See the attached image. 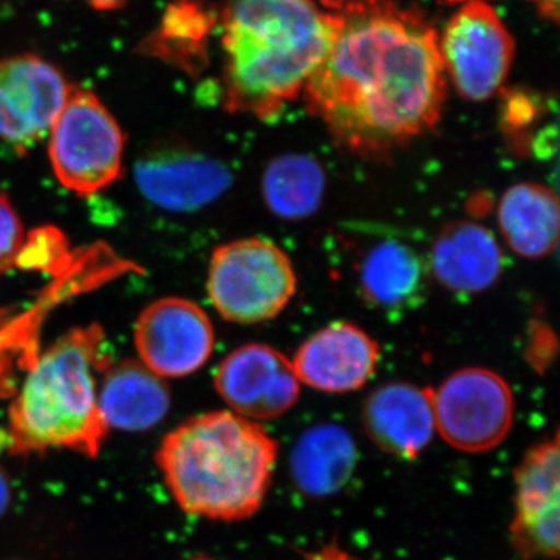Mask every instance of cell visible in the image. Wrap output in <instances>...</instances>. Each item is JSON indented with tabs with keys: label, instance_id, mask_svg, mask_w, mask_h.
<instances>
[{
	"label": "cell",
	"instance_id": "9c48e42d",
	"mask_svg": "<svg viewBox=\"0 0 560 560\" xmlns=\"http://www.w3.org/2000/svg\"><path fill=\"white\" fill-rule=\"evenodd\" d=\"M559 434L530 447L515 469L511 547L523 560L558 559L560 525Z\"/></svg>",
	"mask_w": 560,
	"mask_h": 560
},
{
	"label": "cell",
	"instance_id": "cb8c5ba5",
	"mask_svg": "<svg viewBox=\"0 0 560 560\" xmlns=\"http://www.w3.org/2000/svg\"><path fill=\"white\" fill-rule=\"evenodd\" d=\"M25 245L24 228L9 198L0 194V275L18 267Z\"/></svg>",
	"mask_w": 560,
	"mask_h": 560
},
{
	"label": "cell",
	"instance_id": "5b68a950",
	"mask_svg": "<svg viewBox=\"0 0 560 560\" xmlns=\"http://www.w3.org/2000/svg\"><path fill=\"white\" fill-rule=\"evenodd\" d=\"M298 289L290 257L265 238H242L213 250L208 293L215 311L237 324L276 318Z\"/></svg>",
	"mask_w": 560,
	"mask_h": 560
},
{
	"label": "cell",
	"instance_id": "1f68e13d",
	"mask_svg": "<svg viewBox=\"0 0 560 560\" xmlns=\"http://www.w3.org/2000/svg\"><path fill=\"white\" fill-rule=\"evenodd\" d=\"M187 560H213V559L205 558V556H197V558H191V559H187Z\"/></svg>",
	"mask_w": 560,
	"mask_h": 560
},
{
	"label": "cell",
	"instance_id": "e0dca14e",
	"mask_svg": "<svg viewBox=\"0 0 560 560\" xmlns=\"http://www.w3.org/2000/svg\"><path fill=\"white\" fill-rule=\"evenodd\" d=\"M429 268L444 289L480 293L499 280L503 254L488 228L456 221L447 224L431 246Z\"/></svg>",
	"mask_w": 560,
	"mask_h": 560
},
{
	"label": "cell",
	"instance_id": "ac0fdd59",
	"mask_svg": "<svg viewBox=\"0 0 560 560\" xmlns=\"http://www.w3.org/2000/svg\"><path fill=\"white\" fill-rule=\"evenodd\" d=\"M103 374L98 410L108 429L147 431L168 415L171 390L142 361H119Z\"/></svg>",
	"mask_w": 560,
	"mask_h": 560
},
{
	"label": "cell",
	"instance_id": "277c9868",
	"mask_svg": "<svg viewBox=\"0 0 560 560\" xmlns=\"http://www.w3.org/2000/svg\"><path fill=\"white\" fill-rule=\"evenodd\" d=\"M113 364L97 324L68 331L38 357L11 401L9 448L16 455L70 451L95 458L108 436L95 372Z\"/></svg>",
	"mask_w": 560,
	"mask_h": 560
},
{
	"label": "cell",
	"instance_id": "7402d4cb",
	"mask_svg": "<svg viewBox=\"0 0 560 560\" xmlns=\"http://www.w3.org/2000/svg\"><path fill=\"white\" fill-rule=\"evenodd\" d=\"M326 190V173L307 154H282L267 165L261 194L272 213L285 220H302L319 209Z\"/></svg>",
	"mask_w": 560,
	"mask_h": 560
},
{
	"label": "cell",
	"instance_id": "4316f807",
	"mask_svg": "<svg viewBox=\"0 0 560 560\" xmlns=\"http://www.w3.org/2000/svg\"><path fill=\"white\" fill-rule=\"evenodd\" d=\"M11 501H13V485H11L9 471L0 466V518L9 511Z\"/></svg>",
	"mask_w": 560,
	"mask_h": 560
},
{
	"label": "cell",
	"instance_id": "2e32d148",
	"mask_svg": "<svg viewBox=\"0 0 560 560\" xmlns=\"http://www.w3.org/2000/svg\"><path fill=\"white\" fill-rule=\"evenodd\" d=\"M368 438L382 452L411 460L433 440V388L412 383H386L372 390L361 411Z\"/></svg>",
	"mask_w": 560,
	"mask_h": 560
},
{
	"label": "cell",
	"instance_id": "6da1fadb",
	"mask_svg": "<svg viewBox=\"0 0 560 560\" xmlns=\"http://www.w3.org/2000/svg\"><path fill=\"white\" fill-rule=\"evenodd\" d=\"M305 84V106L342 149L368 160L430 131L445 101L440 36L425 14L393 0H357Z\"/></svg>",
	"mask_w": 560,
	"mask_h": 560
},
{
	"label": "cell",
	"instance_id": "d4e9b609",
	"mask_svg": "<svg viewBox=\"0 0 560 560\" xmlns=\"http://www.w3.org/2000/svg\"><path fill=\"white\" fill-rule=\"evenodd\" d=\"M558 355V338L555 330L544 320L530 323L525 359L534 371L545 374Z\"/></svg>",
	"mask_w": 560,
	"mask_h": 560
},
{
	"label": "cell",
	"instance_id": "8fae6325",
	"mask_svg": "<svg viewBox=\"0 0 560 560\" xmlns=\"http://www.w3.org/2000/svg\"><path fill=\"white\" fill-rule=\"evenodd\" d=\"M135 341L151 372L161 378H179L208 363L215 335L209 316L195 302L164 298L140 313Z\"/></svg>",
	"mask_w": 560,
	"mask_h": 560
},
{
	"label": "cell",
	"instance_id": "5bb4252c",
	"mask_svg": "<svg viewBox=\"0 0 560 560\" xmlns=\"http://www.w3.org/2000/svg\"><path fill=\"white\" fill-rule=\"evenodd\" d=\"M361 300L375 311L399 315L419 307L429 291V261L405 238L378 234L353 261Z\"/></svg>",
	"mask_w": 560,
	"mask_h": 560
},
{
	"label": "cell",
	"instance_id": "d6986e66",
	"mask_svg": "<svg viewBox=\"0 0 560 560\" xmlns=\"http://www.w3.org/2000/svg\"><path fill=\"white\" fill-rule=\"evenodd\" d=\"M355 466V442L338 423H319L305 431L290 456L294 485L312 499H327L340 492Z\"/></svg>",
	"mask_w": 560,
	"mask_h": 560
},
{
	"label": "cell",
	"instance_id": "484cf974",
	"mask_svg": "<svg viewBox=\"0 0 560 560\" xmlns=\"http://www.w3.org/2000/svg\"><path fill=\"white\" fill-rule=\"evenodd\" d=\"M307 560H361L353 558L348 551L342 550L337 544L327 545V547L320 548L319 551L311 552L305 556Z\"/></svg>",
	"mask_w": 560,
	"mask_h": 560
},
{
	"label": "cell",
	"instance_id": "ffe728a7",
	"mask_svg": "<svg viewBox=\"0 0 560 560\" xmlns=\"http://www.w3.org/2000/svg\"><path fill=\"white\" fill-rule=\"evenodd\" d=\"M219 21L209 0H172L140 54L198 75L208 66V40Z\"/></svg>",
	"mask_w": 560,
	"mask_h": 560
},
{
	"label": "cell",
	"instance_id": "9a60e30c",
	"mask_svg": "<svg viewBox=\"0 0 560 560\" xmlns=\"http://www.w3.org/2000/svg\"><path fill=\"white\" fill-rule=\"evenodd\" d=\"M381 359V346L352 323H331L294 353L291 364L302 385L324 393H350L366 385Z\"/></svg>",
	"mask_w": 560,
	"mask_h": 560
},
{
	"label": "cell",
	"instance_id": "603a6c76",
	"mask_svg": "<svg viewBox=\"0 0 560 560\" xmlns=\"http://www.w3.org/2000/svg\"><path fill=\"white\" fill-rule=\"evenodd\" d=\"M65 259V243L60 232L39 230L25 238L18 267L54 270L55 264Z\"/></svg>",
	"mask_w": 560,
	"mask_h": 560
},
{
	"label": "cell",
	"instance_id": "83f0119b",
	"mask_svg": "<svg viewBox=\"0 0 560 560\" xmlns=\"http://www.w3.org/2000/svg\"><path fill=\"white\" fill-rule=\"evenodd\" d=\"M536 7L537 13L544 20L551 21L552 24H559V0H529Z\"/></svg>",
	"mask_w": 560,
	"mask_h": 560
},
{
	"label": "cell",
	"instance_id": "30bf717a",
	"mask_svg": "<svg viewBox=\"0 0 560 560\" xmlns=\"http://www.w3.org/2000/svg\"><path fill=\"white\" fill-rule=\"evenodd\" d=\"M69 91L61 70L36 55L0 60V139L31 149L49 135Z\"/></svg>",
	"mask_w": 560,
	"mask_h": 560
},
{
	"label": "cell",
	"instance_id": "8992f818",
	"mask_svg": "<svg viewBox=\"0 0 560 560\" xmlns=\"http://www.w3.org/2000/svg\"><path fill=\"white\" fill-rule=\"evenodd\" d=\"M49 135L51 168L66 189L86 197L119 179L125 135L94 92L70 86Z\"/></svg>",
	"mask_w": 560,
	"mask_h": 560
},
{
	"label": "cell",
	"instance_id": "ba28073f",
	"mask_svg": "<svg viewBox=\"0 0 560 560\" xmlns=\"http://www.w3.org/2000/svg\"><path fill=\"white\" fill-rule=\"evenodd\" d=\"M445 75L460 97L485 102L503 88L514 61L515 44L499 14L486 2H467L440 38Z\"/></svg>",
	"mask_w": 560,
	"mask_h": 560
},
{
	"label": "cell",
	"instance_id": "f1b7e54d",
	"mask_svg": "<svg viewBox=\"0 0 560 560\" xmlns=\"http://www.w3.org/2000/svg\"><path fill=\"white\" fill-rule=\"evenodd\" d=\"M84 2L97 10H117L130 0H84Z\"/></svg>",
	"mask_w": 560,
	"mask_h": 560
},
{
	"label": "cell",
	"instance_id": "f546056e",
	"mask_svg": "<svg viewBox=\"0 0 560 560\" xmlns=\"http://www.w3.org/2000/svg\"><path fill=\"white\" fill-rule=\"evenodd\" d=\"M353 2H357V0H320V3L334 11V13H341L342 10L348 9Z\"/></svg>",
	"mask_w": 560,
	"mask_h": 560
},
{
	"label": "cell",
	"instance_id": "3957f363",
	"mask_svg": "<svg viewBox=\"0 0 560 560\" xmlns=\"http://www.w3.org/2000/svg\"><path fill=\"white\" fill-rule=\"evenodd\" d=\"M279 444L256 420L213 411L180 423L156 453L165 485L187 514L241 522L270 490Z\"/></svg>",
	"mask_w": 560,
	"mask_h": 560
},
{
	"label": "cell",
	"instance_id": "7c38bea8",
	"mask_svg": "<svg viewBox=\"0 0 560 560\" xmlns=\"http://www.w3.org/2000/svg\"><path fill=\"white\" fill-rule=\"evenodd\" d=\"M215 388L232 412L257 422L289 412L300 399L301 383L282 352L253 342L221 361Z\"/></svg>",
	"mask_w": 560,
	"mask_h": 560
},
{
	"label": "cell",
	"instance_id": "44dd1931",
	"mask_svg": "<svg viewBox=\"0 0 560 560\" xmlns=\"http://www.w3.org/2000/svg\"><path fill=\"white\" fill-rule=\"evenodd\" d=\"M499 223L504 241L518 256L547 257L558 246V197L541 184H515L501 197Z\"/></svg>",
	"mask_w": 560,
	"mask_h": 560
},
{
	"label": "cell",
	"instance_id": "4dcf8cb0",
	"mask_svg": "<svg viewBox=\"0 0 560 560\" xmlns=\"http://www.w3.org/2000/svg\"><path fill=\"white\" fill-rule=\"evenodd\" d=\"M441 2H444V3H459V2L467 3V2H485V0H441Z\"/></svg>",
	"mask_w": 560,
	"mask_h": 560
},
{
	"label": "cell",
	"instance_id": "52a82bcc",
	"mask_svg": "<svg viewBox=\"0 0 560 560\" xmlns=\"http://www.w3.org/2000/svg\"><path fill=\"white\" fill-rule=\"evenodd\" d=\"M434 423L442 440L466 453H485L506 440L514 396L506 381L485 368H466L433 388Z\"/></svg>",
	"mask_w": 560,
	"mask_h": 560
},
{
	"label": "cell",
	"instance_id": "7a4b0ae2",
	"mask_svg": "<svg viewBox=\"0 0 560 560\" xmlns=\"http://www.w3.org/2000/svg\"><path fill=\"white\" fill-rule=\"evenodd\" d=\"M219 18L224 108L261 120L302 94L341 25L313 0H223Z\"/></svg>",
	"mask_w": 560,
	"mask_h": 560
},
{
	"label": "cell",
	"instance_id": "4fadbf2b",
	"mask_svg": "<svg viewBox=\"0 0 560 560\" xmlns=\"http://www.w3.org/2000/svg\"><path fill=\"white\" fill-rule=\"evenodd\" d=\"M143 197L167 212H197L223 197L232 173L223 162L198 151L162 149L143 154L135 165Z\"/></svg>",
	"mask_w": 560,
	"mask_h": 560
}]
</instances>
